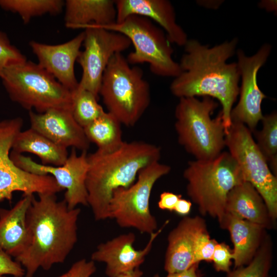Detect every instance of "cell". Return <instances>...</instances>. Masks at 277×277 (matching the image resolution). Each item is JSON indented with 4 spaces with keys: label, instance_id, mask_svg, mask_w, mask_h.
Here are the masks:
<instances>
[{
    "label": "cell",
    "instance_id": "obj_2",
    "mask_svg": "<svg viewBox=\"0 0 277 277\" xmlns=\"http://www.w3.org/2000/svg\"><path fill=\"white\" fill-rule=\"evenodd\" d=\"M34 196L27 210L29 243L15 260L25 270V277H33L39 268L49 270L63 263L77 241L79 208L69 209L55 194Z\"/></svg>",
    "mask_w": 277,
    "mask_h": 277
},
{
    "label": "cell",
    "instance_id": "obj_33",
    "mask_svg": "<svg viewBox=\"0 0 277 277\" xmlns=\"http://www.w3.org/2000/svg\"><path fill=\"white\" fill-rule=\"evenodd\" d=\"M5 275L24 277L25 270L19 263L13 261L10 255L0 250V277H5Z\"/></svg>",
    "mask_w": 277,
    "mask_h": 277
},
{
    "label": "cell",
    "instance_id": "obj_5",
    "mask_svg": "<svg viewBox=\"0 0 277 277\" xmlns=\"http://www.w3.org/2000/svg\"><path fill=\"white\" fill-rule=\"evenodd\" d=\"M175 109V129L179 143L196 160L216 157L225 146L221 111L212 119L218 103L210 97H181Z\"/></svg>",
    "mask_w": 277,
    "mask_h": 277
},
{
    "label": "cell",
    "instance_id": "obj_17",
    "mask_svg": "<svg viewBox=\"0 0 277 277\" xmlns=\"http://www.w3.org/2000/svg\"><path fill=\"white\" fill-rule=\"evenodd\" d=\"M31 127L54 143L67 148L87 151L90 142L83 128L74 119L71 109L54 108L42 113L30 111Z\"/></svg>",
    "mask_w": 277,
    "mask_h": 277
},
{
    "label": "cell",
    "instance_id": "obj_11",
    "mask_svg": "<svg viewBox=\"0 0 277 277\" xmlns=\"http://www.w3.org/2000/svg\"><path fill=\"white\" fill-rule=\"evenodd\" d=\"M23 125L21 117L0 121V202L6 199L11 202L13 192L17 191L31 195L56 194L63 190L52 176L27 172L10 158V150Z\"/></svg>",
    "mask_w": 277,
    "mask_h": 277
},
{
    "label": "cell",
    "instance_id": "obj_30",
    "mask_svg": "<svg viewBox=\"0 0 277 277\" xmlns=\"http://www.w3.org/2000/svg\"><path fill=\"white\" fill-rule=\"evenodd\" d=\"M218 242L211 239L207 228L201 231L197 235L194 244L193 256L194 263L201 261L212 262L215 245Z\"/></svg>",
    "mask_w": 277,
    "mask_h": 277
},
{
    "label": "cell",
    "instance_id": "obj_25",
    "mask_svg": "<svg viewBox=\"0 0 277 277\" xmlns=\"http://www.w3.org/2000/svg\"><path fill=\"white\" fill-rule=\"evenodd\" d=\"M121 125L114 115L105 112L83 129L88 141L95 144L97 149L112 151L124 142Z\"/></svg>",
    "mask_w": 277,
    "mask_h": 277
},
{
    "label": "cell",
    "instance_id": "obj_35",
    "mask_svg": "<svg viewBox=\"0 0 277 277\" xmlns=\"http://www.w3.org/2000/svg\"><path fill=\"white\" fill-rule=\"evenodd\" d=\"M181 197V194L169 191L163 192L160 195L157 203L158 207L163 210L174 211L177 202Z\"/></svg>",
    "mask_w": 277,
    "mask_h": 277
},
{
    "label": "cell",
    "instance_id": "obj_19",
    "mask_svg": "<svg viewBox=\"0 0 277 277\" xmlns=\"http://www.w3.org/2000/svg\"><path fill=\"white\" fill-rule=\"evenodd\" d=\"M205 228V221L201 216H186L170 231L164 264L168 273L185 270L196 264L193 256L195 240Z\"/></svg>",
    "mask_w": 277,
    "mask_h": 277
},
{
    "label": "cell",
    "instance_id": "obj_21",
    "mask_svg": "<svg viewBox=\"0 0 277 277\" xmlns=\"http://www.w3.org/2000/svg\"><path fill=\"white\" fill-rule=\"evenodd\" d=\"M226 214H230L270 229L275 223L269 214L261 195L249 182L243 181L229 192L225 205Z\"/></svg>",
    "mask_w": 277,
    "mask_h": 277
},
{
    "label": "cell",
    "instance_id": "obj_24",
    "mask_svg": "<svg viewBox=\"0 0 277 277\" xmlns=\"http://www.w3.org/2000/svg\"><path fill=\"white\" fill-rule=\"evenodd\" d=\"M12 148L18 154L29 152L37 155L45 165H64L69 156L67 148L60 146L30 128L16 136Z\"/></svg>",
    "mask_w": 277,
    "mask_h": 277
},
{
    "label": "cell",
    "instance_id": "obj_29",
    "mask_svg": "<svg viewBox=\"0 0 277 277\" xmlns=\"http://www.w3.org/2000/svg\"><path fill=\"white\" fill-rule=\"evenodd\" d=\"M272 246L269 237L264 238L255 254L247 265L235 268L226 277H270L272 263Z\"/></svg>",
    "mask_w": 277,
    "mask_h": 277
},
{
    "label": "cell",
    "instance_id": "obj_18",
    "mask_svg": "<svg viewBox=\"0 0 277 277\" xmlns=\"http://www.w3.org/2000/svg\"><path fill=\"white\" fill-rule=\"evenodd\" d=\"M116 23L123 21L130 15H136L152 19L166 33L170 43L184 46L187 35L177 24L174 9L167 0H116Z\"/></svg>",
    "mask_w": 277,
    "mask_h": 277
},
{
    "label": "cell",
    "instance_id": "obj_3",
    "mask_svg": "<svg viewBox=\"0 0 277 277\" xmlns=\"http://www.w3.org/2000/svg\"><path fill=\"white\" fill-rule=\"evenodd\" d=\"M161 156L160 147L143 141H124L114 150L97 149L88 154L87 202L95 220L109 219L108 207L113 191L130 186L139 172L159 162Z\"/></svg>",
    "mask_w": 277,
    "mask_h": 277
},
{
    "label": "cell",
    "instance_id": "obj_7",
    "mask_svg": "<svg viewBox=\"0 0 277 277\" xmlns=\"http://www.w3.org/2000/svg\"><path fill=\"white\" fill-rule=\"evenodd\" d=\"M11 100L42 113L54 108L71 109L72 92L38 63L25 61L5 68L0 75Z\"/></svg>",
    "mask_w": 277,
    "mask_h": 277
},
{
    "label": "cell",
    "instance_id": "obj_26",
    "mask_svg": "<svg viewBox=\"0 0 277 277\" xmlns=\"http://www.w3.org/2000/svg\"><path fill=\"white\" fill-rule=\"evenodd\" d=\"M65 5L62 0H0V7L17 13L25 24L36 16L58 14Z\"/></svg>",
    "mask_w": 277,
    "mask_h": 277
},
{
    "label": "cell",
    "instance_id": "obj_23",
    "mask_svg": "<svg viewBox=\"0 0 277 277\" xmlns=\"http://www.w3.org/2000/svg\"><path fill=\"white\" fill-rule=\"evenodd\" d=\"M228 230L233 245V260L235 268L248 264L259 249L265 235L262 226L226 214L222 227Z\"/></svg>",
    "mask_w": 277,
    "mask_h": 277
},
{
    "label": "cell",
    "instance_id": "obj_8",
    "mask_svg": "<svg viewBox=\"0 0 277 277\" xmlns=\"http://www.w3.org/2000/svg\"><path fill=\"white\" fill-rule=\"evenodd\" d=\"M99 27L120 33L130 39L134 47L126 57L130 65L147 63L152 73L163 77L175 78L182 72L179 63L172 58L173 49L166 34L151 19L132 15L120 23Z\"/></svg>",
    "mask_w": 277,
    "mask_h": 277
},
{
    "label": "cell",
    "instance_id": "obj_15",
    "mask_svg": "<svg viewBox=\"0 0 277 277\" xmlns=\"http://www.w3.org/2000/svg\"><path fill=\"white\" fill-rule=\"evenodd\" d=\"M168 223L167 221L160 229L150 234L147 245L142 249L134 248L135 235L129 232L98 245L91 254V260L105 263V273L109 277L139 268L150 252L155 239Z\"/></svg>",
    "mask_w": 277,
    "mask_h": 277
},
{
    "label": "cell",
    "instance_id": "obj_4",
    "mask_svg": "<svg viewBox=\"0 0 277 277\" xmlns=\"http://www.w3.org/2000/svg\"><path fill=\"white\" fill-rule=\"evenodd\" d=\"M183 176L187 182V194L200 213L216 219L222 228L227 195L244 181L235 160L224 151L211 160L189 161Z\"/></svg>",
    "mask_w": 277,
    "mask_h": 277
},
{
    "label": "cell",
    "instance_id": "obj_1",
    "mask_svg": "<svg viewBox=\"0 0 277 277\" xmlns=\"http://www.w3.org/2000/svg\"><path fill=\"white\" fill-rule=\"evenodd\" d=\"M238 42L233 38L209 47L196 39H188L179 63L182 72L170 86L172 94L179 98L201 96L217 100L222 107L225 134L231 127L230 113L239 94L237 64L227 63L234 55Z\"/></svg>",
    "mask_w": 277,
    "mask_h": 277
},
{
    "label": "cell",
    "instance_id": "obj_16",
    "mask_svg": "<svg viewBox=\"0 0 277 277\" xmlns=\"http://www.w3.org/2000/svg\"><path fill=\"white\" fill-rule=\"evenodd\" d=\"M84 31L70 41L51 45L31 41L29 44L38 59V64L61 85L71 92L78 87L74 64L81 52Z\"/></svg>",
    "mask_w": 277,
    "mask_h": 277
},
{
    "label": "cell",
    "instance_id": "obj_6",
    "mask_svg": "<svg viewBox=\"0 0 277 277\" xmlns=\"http://www.w3.org/2000/svg\"><path fill=\"white\" fill-rule=\"evenodd\" d=\"M99 95L108 112L126 126H134L151 102L149 84L143 71L131 67L122 53L111 58L103 75Z\"/></svg>",
    "mask_w": 277,
    "mask_h": 277
},
{
    "label": "cell",
    "instance_id": "obj_13",
    "mask_svg": "<svg viewBox=\"0 0 277 277\" xmlns=\"http://www.w3.org/2000/svg\"><path fill=\"white\" fill-rule=\"evenodd\" d=\"M86 151L77 155L72 148L65 164L60 166L38 164L31 158L12 152L10 158L22 169L35 174L52 176L66 190L64 200L71 209L79 204L88 205L86 180L88 169Z\"/></svg>",
    "mask_w": 277,
    "mask_h": 277
},
{
    "label": "cell",
    "instance_id": "obj_34",
    "mask_svg": "<svg viewBox=\"0 0 277 277\" xmlns=\"http://www.w3.org/2000/svg\"><path fill=\"white\" fill-rule=\"evenodd\" d=\"M96 270L94 261L83 259L74 263L67 272L57 277H90Z\"/></svg>",
    "mask_w": 277,
    "mask_h": 277
},
{
    "label": "cell",
    "instance_id": "obj_38",
    "mask_svg": "<svg viewBox=\"0 0 277 277\" xmlns=\"http://www.w3.org/2000/svg\"><path fill=\"white\" fill-rule=\"evenodd\" d=\"M143 272L139 269L136 268L133 270L119 274L113 277H142Z\"/></svg>",
    "mask_w": 277,
    "mask_h": 277
},
{
    "label": "cell",
    "instance_id": "obj_27",
    "mask_svg": "<svg viewBox=\"0 0 277 277\" xmlns=\"http://www.w3.org/2000/svg\"><path fill=\"white\" fill-rule=\"evenodd\" d=\"M261 130L256 129L254 133L255 142L260 151L269 163L272 172L276 176L277 172V113L273 111L263 115Z\"/></svg>",
    "mask_w": 277,
    "mask_h": 277
},
{
    "label": "cell",
    "instance_id": "obj_9",
    "mask_svg": "<svg viewBox=\"0 0 277 277\" xmlns=\"http://www.w3.org/2000/svg\"><path fill=\"white\" fill-rule=\"evenodd\" d=\"M170 170L167 165L153 163L139 172L130 186L115 189L109 204V219H114L121 227L134 228L142 233L156 231L157 221L149 208L151 194L155 183Z\"/></svg>",
    "mask_w": 277,
    "mask_h": 277
},
{
    "label": "cell",
    "instance_id": "obj_22",
    "mask_svg": "<svg viewBox=\"0 0 277 277\" xmlns=\"http://www.w3.org/2000/svg\"><path fill=\"white\" fill-rule=\"evenodd\" d=\"M64 22L70 29L88 25L103 27L116 23V10L112 0H67Z\"/></svg>",
    "mask_w": 277,
    "mask_h": 277
},
{
    "label": "cell",
    "instance_id": "obj_28",
    "mask_svg": "<svg viewBox=\"0 0 277 277\" xmlns=\"http://www.w3.org/2000/svg\"><path fill=\"white\" fill-rule=\"evenodd\" d=\"M97 98L86 90L76 88L72 91L71 112L75 121L83 128L105 112Z\"/></svg>",
    "mask_w": 277,
    "mask_h": 277
},
{
    "label": "cell",
    "instance_id": "obj_20",
    "mask_svg": "<svg viewBox=\"0 0 277 277\" xmlns=\"http://www.w3.org/2000/svg\"><path fill=\"white\" fill-rule=\"evenodd\" d=\"M33 196L23 195L12 208H0V250L15 259L29 243L26 214Z\"/></svg>",
    "mask_w": 277,
    "mask_h": 277
},
{
    "label": "cell",
    "instance_id": "obj_12",
    "mask_svg": "<svg viewBox=\"0 0 277 277\" xmlns=\"http://www.w3.org/2000/svg\"><path fill=\"white\" fill-rule=\"evenodd\" d=\"M84 29V49L77 60L83 72L77 88L98 97L103 75L111 58L128 49L131 43L123 34L96 26L88 25Z\"/></svg>",
    "mask_w": 277,
    "mask_h": 277
},
{
    "label": "cell",
    "instance_id": "obj_31",
    "mask_svg": "<svg viewBox=\"0 0 277 277\" xmlns=\"http://www.w3.org/2000/svg\"><path fill=\"white\" fill-rule=\"evenodd\" d=\"M26 60L25 56L11 44L6 34L0 31V75L7 67Z\"/></svg>",
    "mask_w": 277,
    "mask_h": 277
},
{
    "label": "cell",
    "instance_id": "obj_14",
    "mask_svg": "<svg viewBox=\"0 0 277 277\" xmlns=\"http://www.w3.org/2000/svg\"><path fill=\"white\" fill-rule=\"evenodd\" d=\"M271 50L269 44H264L255 54L246 56L244 51H236L237 66L242 83L240 87V99L230 113L231 122L245 125L252 132L263 115L261 104L267 96L260 89L257 82V74L260 68L267 61Z\"/></svg>",
    "mask_w": 277,
    "mask_h": 277
},
{
    "label": "cell",
    "instance_id": "obj_39",
    "mask_svg": "<svg viewBox=\"0 0 277 277\" xmlns=\"http://www.w3.org/2000/svg\"><path fill=\"white\" fill-rule=\"evenodd\" d=\"M260 6L265 8L268 11H275L276 10V1H263L260 3Z\"/></svg>",
    "mask_w": 277,
    "mask_h": 277
},
{
    "label": "cell",
    "instance_id": "obj_32",
    "mask_svg": "<svg viewBox=\"0 0 277 277\" xmlns=\"http://www.w3.org/2000/svg\"><path fill=\"white\" fill-rule=\"evenodd\" d=\"M233 260L232 250L225 243H217L215 246L212 262L217 271L228 273Z\"/></svg>",
    "mask_w": 277,
    "mask_h": 277
},
{
    "label": "cell",
    "instance_id": "obj_10",
    "mask_svg": "<svg viewBox=\"0 0 277 277\" xmlns=\"http://www.w3.org/2000/svg\"><path fill=\"white\" fill-rule=\"evenodd\" d=\"M225 146L235 160L244 181L249 182L262 196L272 221L277 219V178L244 124L232 122L225 135Z\"/></svg>",
    "mask_w": 277,
    "mask_h": 277
},
{
    "label": "cell",
    "instance_id": "obj_36",
    "mask_svg": "<svg viewBox=\"0 0 277 277\" xmlns=\"http://www.w3.org/2000/svg\"><path fill=\"white\" fill-rule=\"evenodd\" d=\"M199 263L193 264L188 269L179 272L168 273L165 277H200L197 273ZM153 277H161L159 274H155Z\"/></svg>",
    "mask_w": 277,
    "mask_h": 277
},
{
    "label": "cell",
    "instance_id": "obj_37",
    "mask_svg": "<svg viewBox=\"0 0 277 277\" xmlns=\"http://www.w3.org/2000/svg\"><path fill=\"white\" fill-rule=\"evenodd\" d=\"M191 206L190 201L181 197L177 202L174 211L179 215H186L190 212Z\"/></svg>",
    "mask_w": 277,
    "mask_h": 277
}]
</instances>
